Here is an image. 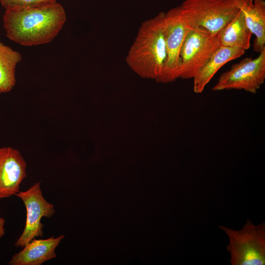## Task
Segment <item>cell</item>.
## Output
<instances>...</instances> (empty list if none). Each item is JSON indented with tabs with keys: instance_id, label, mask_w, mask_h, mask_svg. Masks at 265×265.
<instances>
[{
	"instance_id": "cell-1",
	"label": "cell",
	"mask_w": 265,
	"mask_h": 265,
	"mask_svg": "<svg viewBox=\"0 0 265 265\" xmlns=\"http://www.w3.org/2000/svg\"><path fill=\"white\" fill-rule=\"evenodd\" d=\"M3 26L7 37L25 46L51 42L66 21L65 9L54 2L25 8L5 9Z\"/></svg>"
},
{
	"instance_id": "cell-2",
	"label": "cell",
	"mask_w": 265,
	"mask_h": 265,
	"mask_svg": "<svg viewBox=\"0 0 265 265\" xmlns=\"http://www.w3.org/2000/svg\"><path fill=\"white\" fill-rule=\"evenodd\" d=\"M165 13L143 22L128 53L126 62L142 77L157 80L166 60L164 33Z\"/></svg>"
},
{
	"instance_id": "cell-3",
	"label": "cell",
	"mask_w": 265,
	"mask_h": 265,
	"mask_svg": "<svg viewBox=\"0 0 265 265\" xmlns=\"http://www.w3.org/2000/svg\"><path fill=\"white\" fill-rule=\"evenodd\" d=\"M219 228L229 238L227 251L231 265H265V222L255 225L247 219L243 227L236 230L224 226Z\"/></svg>"
},
{
	"instance_id": "cell-4",
	"label": "cell",
	"mask_w": 265,
	"mask_h": 265,
	"mask_svg": "<svg viewBox=\"0 0 265 265\" xmlns=\"http://www.w3.org/2000/svg\"><path fill=\"white\" fill-rule=\"evenodd\" d=\"M180 7L191 28L214 36L239 11L235 0H185Z\"/></svg>"
},
{
	"instance_id": "cell-5",
	"label": "cell",
	"mask_w": 265,
	"mask_h": 265,
	"mask_svg": "<svg viewBox=\"0 0 265 265\" xmlns=\"http://www.w3.org/2000/svg\"><path fill=\"white\" fill-rule=\"evenodd\" d=\"M191 28L180 6L165 13L164 33L167 56L162 73L157 81L168 83L179 78L180 53Z\"/></svg>"
},
{
	"instance_id": "cell-6",
	"label": "cell",
	"mask_w": 265,
	"mask_h": 265,
	"mask_svg": "<svg viewBox=\"0 0 265 265\" xmlns=\"http://www.w3.org/2000/svg\"><path fill=\"white\" fill-rule=\"evenodd\" d=\"M265 50L255 59L245 57L234 64L229 70L220 76L212 90H243L256 94L265 82Z\"/></svg>"
},
{
	"instance_id": "cell-7",
	"label": "cell",
	"mask_w": 265,
	"mask_h": 265,
	"mask_svg": "<svg viewBox=\"0 0 265 265\" xmlns=\"http://www.w3.org/2000/svg\"><path fill=\"white\" fill-rule=\"evenodd\" d=\"M220 46L216 35L191 28L185 38L180 53L179 78L193 79Z\"/></svg>"
},
{
	"instance_id": "cell-8",
	"label": "cell",
	"mask_w": 265,
	"mask_h": 265,
	"mask_svg": "<svg viewBox=\"0 0 265 265\" xmlns=\"http://www.w3.org/2000/svg\"><path fill=\"white\" fill-rule=\"evenodd\" d=\"M16 195L23 201L26 211L25 228L15 243L16 247L23 248L36 237H42L41 219L52 217L55 211L54 206L44 198L40 182L25 191H19Z\"/></svg>"
},
{
	"instance_id": "cell-9",
	"label": "cell",
	"mask_w": 265,
	"mask_h": 265,
	"mask_svg": "<svg viewBox=\"0 0 265 265\" xmlns=\"http://www.w3.org/2000/svg\"><path fill=\"white\" fill-rule=\"evenodd\" d=\"M26 163L19 151L0 148V199L11 197L19 191L26 177Z\"/></svg>"
},
{
	"instance_id": "cell-10",
	"label": "cell",
	"mask_w": 265,
	"mask_h": 265,
	"mask_svg": "<svg viewBox=\"0 0 265 265\" xmlns=\"http://www.w3.org/2000/svg\"><path fill=\"white\" fill-rule=\"evenodd\" d=\"M64 235L57 238L31 240L19 252L14 255L8 262L10 265H41L57 257L55 249Z\"/></svg>"
},
{
	"instance_id": "cell-11",
	"label": "cell",
	"mask_w": 265,
	"mask_h": 265,
	"mask_svg": "<svg viewBox=\"0 0 265 265\" xmlns=\"http://www.w3.org/2000/svg\"><path fill=\"white\" fill-rule=\"evenodd\" d=\"M245 50L220 46L211 56L193 79L194 93L201 94L217 72L228 62L244 54Z\"/></svg>"
},
{
	"instance_id": "cell-12",
	"label": "cell",
	"mask_w": 265,
	"mask_h": 265,
	"mask_svg": "<svg viewBox=\"0 0 265 265\" xmlns=\"http://www.w3.org/2000/svg\"><path fill=\"white\" fill-rule=\"evenodd\" d=\"M244 14L246 24L252 34L254 51L260 53L265 50V1L264 0H235Z\"/></svg>"
},
{
	"instance_id": "cell-13",
	"label": "cell",
	"mask_w": 265,
	"mask_h": 265,
	"mask_svg": "<svg viewBox=\"0 0 265 265\" xmlns=\"http://www.w3.org/2000/svg\"><path fill=\"white\" fill-rule=\"evenodd\" d=\"M252 35L244 14L239 10L236 16L218 32L216 36L221 46L237 47L245 51L250 48Z\"/></svg>"
},
{
	"instance_id": "cell-14",
	"label": "cell",
	"mask_w": 265,
	"mask_h": 265,
	"mask_svg": "<svg viewBox=\"0 0 265 265\" xmlns=\"http://www.w3.org/2000/svg\"><path fill=\"white\" fill-rule=\"evenodd\" d=\"M21 53L0 41V94L10 91L16 83V68Z\"/></svg>"
},
{
	"instance_id": "cell-15",
	"label": "cell",
	"mask_w": 265,
	"mask_h": 265,
	"mask_svg": "<svg viewBox=\"0 0 265 265\" xmlns=\"http://www.w3.org/2000/svg\"><path fill=\"white\" fill-rule=\"evenodd\" d=\"M55 1L57 0H0V3L5 9L31 7Z\"/></svg>"
},
{
	"instance_id": "cell-16",
	"label": "cell",
	"mask_w": 265,
	"mask_h": 265,
	"mask_svg": "<svg viewBox=\"0 0 265 265\" xmlns=\"http://www.w3.org/2000/svg\"><path fill=\"white\" fill-rule=\"evenodd\" d=\"M4 224L5 220L0 217V238L5 234Z\"/></svg>"
}]
</instances>
